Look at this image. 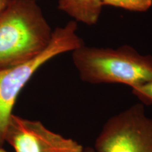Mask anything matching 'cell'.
I'll return each instance as SVG.
<instances>
[{
	"mask_svg": "<svg viewBox=\"0 0 152 152\" xmlns=\"http://www.w3.org/2000/svg\"><path fill=\"white\" fill-rule=\"evenodd\" d=\"M52 34L35 0H11L0 11V69L35 58L48 47Z\"/></svg>",
	"mask_w": 152,
	"mask_h": 152,
	"instance_id": "obj_1",
	"label": "cell"
},
{
	"mask_svg": "<svg viewBox=\"0 0 152 152\" xmlns=\"http://www.w3.org/2000/svg\"><path fill=\"white\" fill-rule=\"evenodd\" d=\"M80 78L93 85L123 84L132 88L152 80V56L123 45L118 48L82 45L72 52Z\"/></svg>",
	"mask_w": 152,
	"mask_h": 152,
	"instance_id": "obj_2",
	"label": "cell"
},
{
	"mask_svg": "<svg viewBox=\"0 0 152 152\" xmlns=\"http://www.w3.org/2000/svg\"><path fill=\"white\" fill-rule=\"evenodd\" d=\"M77 31V22L74 20L64 27L56 28L48 47L39 55L23 64L0 69V147L5 143L6 131L20 91L35 72L49 60L84 45Z\"/></svg>",
	"mask_w": 152,
	"mask_h": 152,
	"instance_id": "obj_3",
	"label": "cell"
},
{
	"mask_svg": "<svg viewBox=\"0 0 152 152\" xmlns=\"http://www.w3.org/2000/svg\"><path fill=\"white\" fill-rule=\"evenodd\" d=\"M95 152H152V118L142 103L109 118L94 142Z\"/></svg>",
	"mask_w": 152,
	"mask_h": 152,
	"instance_id": "obj_4",
	"label": "cell"
},
{
	"mask_svg": "<svg viewBox=\"0 0 152 152\" xmlns=\"http://www.w3.org/2000/svg\"><path fill=\"white\" fill-rule=\"evenodd\" d=\"M4 140L15 152H83L85 149L73 139L50 130L41 121L14 113L9 120Z\"/></svg>",
	"mask_w": 152,
	"mask_h": 152,
	"instance_id": "obj_5",
	"label": "cell"
},
{
	"mask_svg": "<svg viewBox=\"0 0 152 152\" xmlns=\"http://www.w3.org/2000/svg\"><path fill=\"white\" fill-rule=\"evenodd\" d=\"M102 7L101 0H58V8L76 22L92 26L97 23Z\"/></svg>",
	"mask_w": 152,
	"mask_h": 152,
	"instance_id": "obj_6",
	"label": "cell"
},
{
	"mask_svg": "<svg viewBox=\"0 0 152 152\" xmlns=\"http://www.w3.org/2000/svg\"><path fill=\"white\" fill-rule=\"evenodd\" d=\"M102 6L121 8L134 12H146L152 7V0H101Z\"/></svg>",
	"mask_w": 152,
	"mask_h": 152,
	"instance_id": "obj_7",
	"label": "cell"
},
{
	"mask_svg": "<svg viewBox=\"0 0 152 152\" xmlns=\"http://www.w3.org/2000/svg\"><path fill=\"white\" fill-rule=\"evenodd\" d=\"M132 93L144 105H152V80L131 88Z\"/></svg>",
	"mask_w": 152,
	"mask_h": 152,
	"instance_id": "obj_8",
	"label": "cell"
},
{
	"mask_svg": "<svg viewBox=\"0 0 152 152\" xmlns=\"http://www.w3.org/2000/svg\"><path fill=\"white\" fill-rule=\"evenodd\" d=\"M11 0H0V11H1L4 9L8 5Z\"/></svg>",
	"mask_w": 152,
	"mask_h": 152,
	"instance_id": "obj_9",
	"label": "cell"
},
{
	"mask_svg": "<svg viewBox=\"0 0 152 152\" xmlns=\"http://www.w3.org/2000/svg\"><path fill=\"white\" fill-rule=\"evenodd\" d=\"M0 152H8V151H5V150H4V149H1V147H0Z\"/></svg>",
	"mask_w": 152,
	"mask_h": 152,
	"instance_id": "obj_10",
	"label": "cell"
}]
</instances>
